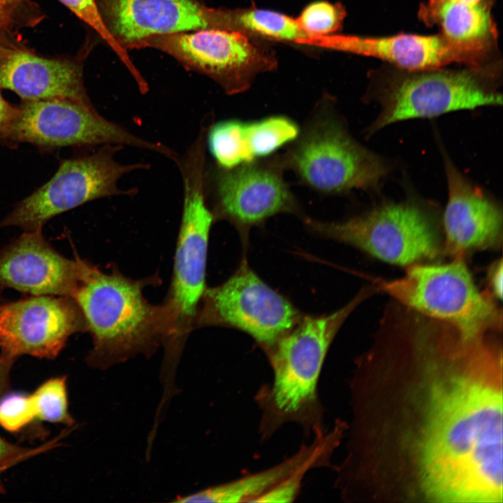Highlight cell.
I'll use <instances>...</instances> for the list:
<instances>
[{
    "label": "cell",
    "mask_w": 503,
    "mask_h": 503,
    "mask_svg": "<svg viewBox=\"0 0 503 503\" xmlns=\"http://www.w3.org/2000/svg\"><path fill=\"white\" fill-rule=\"evenodd\" d=\"M486 372L460 368L428 388L415 448L426 497L502 501V392Z\"/></svg>",
    "instance_id": "6da1fadb"
},
{
    "label": "cell",
    "mask_w": 503,
    "mask_h": 503,
    "mask_svg": "<svg viewBox=\"0 0 503 503\" xmlns=\"http://www.w3.org/2000/svg\"><path fill=\"white\" fill-rule=\"evenodd\" d=\"M376 288H363L347 305L328 316L305 317L265 351L272 379L256 391L258 433L270 439L284 425L296 423L307 437L325 431L319 381L330 346L342 324Z\"/></svg>",
    "instance_id": "7a4b0ae2"
},
{
    "label": "cell",
    "mask_w": 503,
    "mask_h": 503,
    "mask_svg": "<svg viewBox=\"0 0 503 503\" xmlns=\"http://www.w3.org/2000/svg\"><path fill=\"white\" fill-rule=\"evenodd\" d=\"M71 298L93 337L87 360L94 367L106 368L145 351L163 332L162 309L145 300L138 282L122 275L88 264Z\"/></svg>",
    "instance_id": "3957f363"
},
{
    "label": "cell",
    "mask_w": 503,
    "mask_h": 503,
    "mask_svg": "<svg viewBox=\"0 0 503 503\" xmlns=\"http://www.w3.org/2000/svg\"><path fill=\"white\" fill-rule=\"evenodd\" d=\"M286 169L319 192L337 194L377 187L387 173L381 159L360 145L330 103L316 106L304 129L280 155Z\"/></svg>",
    "instance_id": "277c9868"
},
{
    "label": "cell",
    "mask_w": 503,
    "mask_h": 503,
    "mask_svg": "<svg viewBox=\"0 0 503 503\" xmlns=\"http://www.w3.org/2000/svg\"><path fill=\"white\" fill-rule=\"evenodd\" d=\"M377 291L421 314L448 322L468 336L501 333L502 310L476 287L463 257L447 263H416L395 279H377Z\"/></svg>",
    "instance_id": "5b68a950"
},
{
    "label": "cell",
    "mask_w": 503,
    "mask_h": 503,
    "mask_svg": "<svg viewBox=\"0 0 503 503\" xmlns=\"http://www.w3.org/2000/svg\"><path fill=\"white\" fill-rule=\"evenodd\" d=\"M314 233L353 246L391 264L409 266L444 253L437 214L413 200L388 202L342 221L306 219Z\"/></svg>",
    "instance_id": "8992f818"
},
{
    "label": "cell",
    "mask_w": 503,
    "mask_h": 503,
    "mask_svg": "<svg viewBox=\"0 0 503 503\" xmlns=\"http://www.w3.org/2000/svg\"><path fill=\"white\" fill-rule=\"evenodd\" d=\"M122 145H105L96 152L63 161L54 175L21 201L0 227L17 226L25 231L42 230L50 219L94 199L129 194L118 187L125 174L147 168L146 164H122L114 155Z\"/></svg>",
    "instance_id": "52a82bcc"
},
{
    "label": "cell",
    "mask_w": 503,
    "mask_h": 503,
    "mask_svg": "<svg viewBox=\"0 0 503 503\" xmlns=\"http://www.w3.org/2000/svg\"><path fill=\"white\" fill-rule=\"evenodd\" d=\"M392 80L379 97L381 112L370 130L402 120L502 103V94L476 70L414 71Z\"/></svg>",
    "instance_id": "ba28073f"
},
{
    "label": "cell",
    "mask_w": 503,
    "mask_h": 503,
    "mask_svg": "<svg viewBox=\"0 0 503 503\" xmlns=\"http://www.w3.org/2000/svg\"><path fill=\"white\" fill-rule=\"evenodd\" d=\"M6 140L49 147L130 145L173 160L176 157L166 146L140 138L103 118L93 106L69 99L24 101Z\"/></svg>",
    "instance_id": "9c48e42d"
},
{
    "label": "cell",
    "mask_w": 503,
    "mask_h": 503,
    "mask_svg": "<svg viewBox=\"0 0 503 503\" xmlns=\"http://www.w3.org/2000/svg\"><path fill=\"white\" fill-rule=\"evenodd\" d=\"M205 150L192 146L179 161L184 186L182 221L174 260L172 300L174 321H190L205 291V269L213 213L207 205L204 188Z\"/></svg>",
    "instance_id": "30bf717a"
},
{
    "label": "cell",
    "mask_w": 503,
    "mask_h": 503,
    "mask_svg": "<svg viewBox=\"0 0 503 503\" xmlns=\"http://www.w3.org/2000/svg\"><path fill=\"white\" fill-rule=\"evenodd\" d=\"M202 321L251 335L264 351L302 319L293 305L243 264L227 281L205 290Z\"/></svg>",
    "instance_id": "8fae6325"
},
{
    "label": "cell",
    "mask_w": 503,
    "mask_h": 503,
    "mask_svg": "<svg viewBox=\"0 0 503 503\" xmlns=\"http://www.w3.org/2000/svg\"><path fill=\"white\" fill-rule=\"evenodd\" d=\"M152 48L175 58L185 68L205 74L229 94L247 88L258 68L261 55L240 32L225 29L149 36L138 49Z\"/></svg>",
    "instance_id": "7c38bea8"
},
{
    "label": "cell",
    "mask_w": 503,
    "mask_h": 503,
    "mask_svg": "<svg viewBox=\"0 0 503 503\" xmlns=\"http://www.w3.org/2000/svg\"><path fill=\"white\" fill-rule=\"evenodd\" d=\"M285 170L280 155L219 168L212 181L217 213L245 228L277 214H298V202L284 177Z\"/></svg>",
    "instance_id": "4fadbf2b"
},
{
    "label": "cell",
    "mask_w": 503,
    "mask_h": 503,
    "mask_svg": "<svg viewBox=\"0 0 503 503\" xmlns=\"http://www.w3.org/2000/svg\"><path fill=\"white\" fill-rule=\"evenodd\" d=\"M86 328L71 297L34 296L0 305L1 353L54 358L73 333Z\"/></svg>",
    "instance_id": "5bb4252c"
},
{
    "label": "cell",
    "mask_w": 503,
    "mask_h": 503,
    "mask_svg": "<svg viewBox=\"0 0 503 503\" xmlns=\"http://www.w3.org/2000/svg\"><path fill=\"white\" fill-rule=\"evenodd\" d=\"M103 20L126 52L146 38L161 34L226 29V11L199 0H96Z\"/></svg>",
    "instance_id": "9a60e30c"
},
{
    "label": "cell",
    "mask_w": 503,
    "mask_h": 503,
    "mask_svg": "<svg viewBox=\"0 0 503 503\" xmlns=\"http://www.w3.org/2000/svg\"><path fill=\"white\" fill-rule=\"evenodd\" d=\"M41 231H25L0 252V288L71 298L88 264L59 254Z\"/></svg>",
    "instance_id": "2e32d148"
},
{
    "label": "cell",
    "mask_w": 503,
    "mask_h": 503,
    "mask_svg": "<svg viewBox=\"0 0 503 503\" xmlns=\"http://www.w3.org/2000/svg\"><path fill=\"white\" fill-rule=\"evenodd\" d=\"M448 201L443 214L444 253L463 257L469 253L497 249L502 242L501 207L472 184L444 157Z\"/></svg>",
    "instance_id": "e0dca14e"
},
{
    "label": "cell",
    "mask_w": 503,
    "mask_h": 503,
    "mask_svg": "<svg viewBox=\"0 0 503 503\" xmlns=\"http://www.w3.org/2000/svg\"><path fill=\"white\" fill-rule=\"evenodd\" d=\"M491 42H458L441 34H402L386 37L340 36L332 43L342 50L378 58L409 71H420L453 63L477 67L488 55Z\"/></svg>",
    "instance_id": "ac0fdd59"
},
{
    "label": "cell",
    "mask_w": 503,
    "mask_h": 503,
    "mask_svg": "<svg viewBox=\"0 0 503 503\" xmlns=\"http://www.w3.org/2000/svg\"><path fill=\"white\" fill-rule=\"evenodd\" d=\"M347 423L336 419L330 429L316 433L309 443H302L295 453L279 462L233 481L198 493L180 497L177 502H256L268 491L288 478L320 468L334 467L332 458L345 436Z\"/></svg>",
    "instance_id": "d6986e66"
},
{
    "label": "cell",
    "mask_w": 503,
    "mask_h": 503,
    "mask_svg": "<svg viewBox=\"0 0 503 503\" xmlns=\"http://www.w3.org/2000/svg\"><path fill=\"white\" fill-rule=\"evenodd\" d=\"M0 88L15 92L24 101L61 99L93 106L79 66L22 50L11 51L1 59Z\"/></svg>",
    "instance_id": "ffe728a7"
},
{
    "label": "cell",
    "mask_w": 503,
    "mask_h": 503,
    "mask_svg": "<svg viewBox=\"0 0 503 503\" xmlns=\"http://www.w3.org/2000/svg\"><path fill=\"white\" fill-rule=\"evenodd\" d=\"M419 18L437 26L441 34L458 42L492 40L495 28L488 7L482 3L467 5L449 0H428L420 6Z\"/></svg>",
    "instance_id": "44dd1931"
},
{
    "label": "cell",
    "mask_w": 503,
    "mask_h": 503,
    "mask_svg": "<svg viewBox=\"0 0 503 503\" xmlns=\"http://www.w3.org/2000/svg\"><path fill=\"white\" fill-rule=\"evenodd\" d=\"M299 133L298 124L283 115L244 122L243 124L245 144L252 161L266 156L282 146L293 142Z\"/></svg>",
    "instance_id": "7402d4cb"
},
{
    "label": "cell",
    "mask_w": 503,
    "mask_h": 503,
    "mask_svg": "<svg viewBox=\"0 0 503 503\" xmlns=\"http://www.w3.org/2000/svg\"><path fill=\"white\" fill-rule=\"evenodd\" d=\"M243 122L225 120L209 129L207 144L218 167L228 169L252 161L244 141Z\"/></svg>",
    "instance_id": "603a6c76"
},
{
    "label": "cell",
    "mask_w": 503,
    "mask_h": 503,
    "mask_svg": "<svg viewBox=\"0 0 503 503\" xmlns=\"http://www.w3.org/2000/svg\"><path fill=\"white\" fill-rule=\"evenodd\" d=\"M233 25L278 39L297 41L309 36L296 20L270 10H250L235 15L231 13L230 28Z\"/></svg>",
    "instance_id": "cb8c5ba5"
},
{
    "label": "cell",
    "mask_w": 503,
    "mask_h": 503,
    "mask_svg": "<svg viewBox=\"0 0 503 503\" xmlns=\"http://www.w3.org/2000/svg\"><path fill=\"white\" fill-rule=\"evenodd\" d=\"M29 396L36 419L68 425L73 424V419L68 411L65 377L48 379Z\"/></svg>",
    "instance_id": "d4e9b609"
},
{
    "label": "cell",
    "mask_w": 503,
    "mask_h": 503,
    "mask_svg": "<svg viewBox=\"0 0 503 503\" xmlns=\"http://www.w3.org/2000/svg\"><path fill=\"white\" fill-rule=\"evenodd\" d=\"M59 1L68 8L78 17L96 31L126 66L138 86H142L145 84V80L144 78L133 64L127 52L115 41L107 29L100 13L96 0Z\"/></svg>",
    "instance_id": "484cf974"
},
{
    "label": "cell",
    "mask_w": 503,
    "mask_h": 503,
    "mask_svg": "<svg viewBox=\"0 0 503 503\" xmlns=\"http://www.w3.org/2000/svg\"><path fill=\"white\" fill-rule=\"evenodd\" d=\"M344 16L341 6L316 1L307 6L296 20L308 36H321L337 31Z\"/></svg>",
    "instance_id": "4316f807"
},
{
    "label": "cell",
    "mask_w": 503,
    "mask_h": 503,
    "mask_svg": "<svg viewBox=\"0 0 503 503\" xmlns=\"http://www.w3.org/2000/svg\"><path fill=\"white\" fill-rule=\"evenodd\" d=\"M36 418L29 395L10 393L0 400V425L5 430L18 432Z\"/></svg>",
    "instance_id": "83f0119b"
},
{
    "label": "cell",
    "mask_w": 503,
    "mask_h": 503,
    "mask_svg": "<svg viewBox=\"0 0 503 503\" xmlns=\"http://www.w3.org/2000/svg\"><path fill=\"white\" fill-rule=\"evenodd\" d=\"M48 446L29 449L13 444L0 436V473Z\"/></svg>",
    "instance_id": "f1b7e54d"
},
{
    "label": "cell",
    "mask_w": 503,
    "mask_h": 503,
    "mask_svg": "<svg viewBox=\"0 0 503 503\" xmlns=\"http://www.w3.org/2000/svg\"><path fill=\"white\" fill-rule=\"evenodd\" d=\"M27 4L28 0H0V35L15 24Z\"/></svg>",
    "instance_id": "f546056e"
},
{
    "label": "cell",
    "mask_w": 503,
    "mask_h": 503,
    "mask_svg": "<svg viewBox=\"0 0 503 503\" xmlns=\"http://www.w3.org/2000/svg\"><path fill=\"white\" fill-rule=\"evenodd\" d=\"M18 108L12 106L0 93V140H6L17 115Z\"/></svg>",
    "instance_id": "4dcf8cb0"
},
{
    "label": "cell",
    "mask_w": 503,
    "mask_h": 503,
    "mask_svg": "<svg viewBox=\"0 0 503 503\" xmlns=\"http://www.w3.org/2000/svg\"><path fill=\"white\" fill-rule=\"evenodd\" d=\"M502 259L495 261L488 271V284L493 296L501 299L502 297Z\"/></svg>",
    "instance_id": "1f68e13d"
},
{
    "label": "cell",
    "mask_w": 503,
    "mask_h": 503,
    "mask_svg": "<svg viewBox=\"0 0 503 503\" xmlns=\"http://www.w3.org/2000/svg\"><path fill=\"white\" fill-rule=\"evenodd\" d=\"M15 360L6 354H0V400L8 390L10 372Z\"/></svg>",
    "instance_id": "d6a6232c"
},
{
    "label": "cell",
    "mask_w": 503,
    "mask_h": 503,
    "mask_svg": "<svg viewBox=\"0 0 503 503\" xmlns=\"http://www.w3.org/2000/svg\"><path fill=\"white\" fill-rule=\"evenodd\" d=\"M453 2L460 3L467 5H474L481 2V0H449Z\"/></svg>",
    "instance_id": "836d02e7"
},
{
    "label": "cell",
    "mask_w": 503,
    "mask_h": 503,
    "mask_svg": "<svg viewBox=\"0 0 503 503\" xmlns=\"http://www.w3.org/2000/svg\"><path fill=\"white\" fill-rule=\"evenodd\" d=\"M479 341H484V340H479ZM467 342H478V341H467ZM484 342H487V341H484ZM489 343H490V342H489ZM490 344H492V343H490ZM492 344L494 345L495 347H496L495 344ZM497 348L499 349L498 347H497ZM500 351H501V350H500Z\"/></svg>",
    "instance_id": "e575fe53"
}]
</instances>
